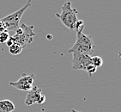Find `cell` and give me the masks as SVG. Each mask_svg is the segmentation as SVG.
Listing matches in <instances>:
<instances>
[{
  "label": "cell",
  "mask_w": 121,
  "mask_h": 112,
  "mask_svg": "<svg viewBox=\"0 0 121 112\" xmlns=\"http://www.w3.org/2000/svg\"><path fill=\"white\" fill-rule=\"evenodd\" d=\"M78 11L77 9L72 8L71 3L70 1L64 3L63 6L61 8V13H55V16L58 17L62 23L70 30L75 29V24L78 20L77 18Z\"/></svg>",
  "instance_id": "obj_2"
},
{
  "label": "cell",
  "mask_w": 121,
  "mask_h": 112,
  "mask_svg": "<svg viewBox=\"0 0 121 112\" xmlns=\"http://www.w3.org/2000/svg\"><path fill=\"white\" fill-rule=\"evenodd\" d=\"M34 26L22 23L16 28V34L12 35L15 44L19 45L22 48H25L28 44H30L34 41L35 33L34 32Z\"/></svg>",
  "instance_id": "obj_3"
},
{
  "label": "cell",
  "mask_w": 121,
  "mask_h": 112,
  "mask_svg": "<svg viewBox=\"0 0 121 112\" xmlns=\"http://www.w3.org/2000/svg\"><path fill=\"white\" fill-rule=\"evenodd\" d=\"M85 71L89 73V76H92L94 73H95V72H96V71H97V68H96L95 65H93L92 64H91V65H88V66H87L86 69H85Z\"/></svg>",
  "instance_id": "obj_12"
},
{
  "label": "cell",
  "mask_w": 121,
  "mask_h": 112,
  "mask_svg": "<svg viewBox=\"0 0 121 112\" xmlns=\"http://www.w3.org/2000/svg\"><path fill=\"white\" fill-rule=\"evenodd\" d=\"M5 28H4V23H2V21L0 20V32H2V31H4Z\"/></svg>",
  "instance_id": "obj_13"
},
{
  "label": "cell",
  "mask_w": 121,
  "mask_h": 112,
  "mask_svg": "<svg viewBox=\"0 0 121 112\" xmlns=\"http://www.w3.org/2000/svg\"><path fill=\"white\" fill-rule=\"evenodd\" d=\"M70 112H80V111H77V110H71Z\"/></svg>",
  "instance_id": "obj_15"
},
{
  "label": "cell",
  "mask_w": 121,
  "mask_h": 112,
  "mask_svg": "<svg viewBox=\"0 0 121 112\" xmlns=\"http://www.w3.org/2000/svg\"><path fill=\"white\" fill-rule=\"evenodd\" d=\"M31 5H32V0H28V2L26 3L25 5L22 6L21 9H19L18 10L3 17L2 19H0L4 23L5 30H7L8 32L16 30V28H18L19 25H20V21H21L22 15Z\"/></svg>",
  "instance_id": "obj_4"
},
{
  "label": "cell",
  "mask_w": 121,
  "mask_h": 112,
  "mask_svg": "<svg viewBox=\"0 0 121 112\" xmlns=\"http://www.w3.org/2000/svg\"><path fill=\"white\" fill-rule=\"evenodd\" d=\"M15 110V104L9 99L0 100V112H12Z\"/></svg>",
  "instance_id": "obj_8"
},
{
  "label": "cell",
  "mask_w": 121,
  "mask_h": 112,
  "mask_svg": "<svg viewBox=\"0 0 121 112\" xmlns=\"http://www.w3.org/2000/svg\"><path fill=\"white\" fill-rule=\"evenodd\" d=\"M91 55L87 54H72V69L85 71L87 66L91 65Z\"/></svg>",
  "instance_id": "obj_7"
},
{
  "label": "cell",
  "mask_w": 121,
  "mask_h": 112,
  "mask_svg": "<svg viewBox=\"0 0 121 112\" xmlns=\"http://www.w3.org/2000/svg\"><path fill=\"white\" fill-rule=\"evenodd\" d=\"M91 64L95 65L96 68L101 66L103 64V60L100 56H92L91 57Z\"/></svg>",
  "instance_id": "obj_9"
},
{
  "label": "cell",
  "mask_w": 121,
  "mask_h": 112,
  "mask_svg": "<svg viewBox=\"0 0 121 112\" xmlns=\"http://www.w3.org/2000/svg\"><path fill=\"white\" fill-rule=\"evenodd\" d=\"M35 79V74L28 75L25 72L22 73V77L16 82H9V84L11 86L15 87L17 90L21 91H28L33 87V83Z\"/></svg>",
  "instance_id": "obj_6"
},
{
  "label": "cell",
  "mask_w": 121,
  "mask_h": 112,
  "mask_svg": "<svg viewBox=\"0 0 121 112\" xmlns=\"http://www.w3.org/2000/svg\"><path fill=\"white\" fill-rule=\"evenodd\" d=\"M47 38H48V40H51L52 38V35H47Z\"/></svg>",
  "instance_id": "obj_14"
},
{
  "label": "cell",
  "mask_w": 121,
  "mask_h": 112,
  "mask_svg": "<svg viewBox=\"0 0 121 112\" xmlns=\"http://www.w3.org/2000/svg\"><path fill=\"white\" fill-rule=\"evenodd\" d=\"M45 102H46V96L42 93L41 88L36 85H33V87L28 91L24 103L28 106H31L35 103L42 104Z\"/></svg>",
  "instance_id": "obj_5"
},
{
  "label": "cell",
  "mask_w": 121,
  "mask_h": 112,
  "mask_svg": "<svg viewBox=\"0 0 121 112\" xmlns=\"http://www.w3.org/2000/svg\"><path fill=\"white\" fill-rule=\"evenodd\" d=\"M82 30H83V28H81L77 30V40L75 44L68 50V53L87 54V55L92 56V54L95 47L93 37L91 35L83 34Z\"/></svg>",
  "instance_id": "obj_1"
},
{
  "label": "cell",
  "mask_w": 121,
  "mask_h": 112,
  "mask_svg": "<svg viewBox=\"0 0 121 112\" xmlns=\"http://www.w3.org/2000/svg\"><path fill=\"white\" fill-rule=\"evenodd\" d=\"M9 53L13 55H17V54H20L22 53V51L23 50V48L22 47H20L19 45H16V44H14L10 46L9 47Z\"/></svg>",
  "instance_id": "obj_10"
},
{
  "label": "cell",
  "mask_w": 121,
  "mask_h": 112,
  "mask_svg": "<svg viewBox=\"0 0 121 112\" xmlns=\"http://www.w3.org/2000/svg\"><path fill=\"white\" fill-rule=\"evenodd\" d=\"M9 36L10 35H9V32L7 30L0 32V43H4V42H6Z\"/></svg>",
  "instance_id": "obj_11"
}]
</instances>
